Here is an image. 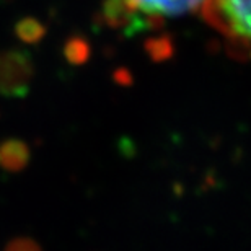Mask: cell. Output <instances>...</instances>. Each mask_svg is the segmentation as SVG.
<instances>
[{"label": "cell", "instance_id": "cell-6", "mask_svg": "<svg viewBox=\"0 0 251 251\" xmlns=\"http://www.w3.org/2000/svg\"><path fill=\"white\" fill-rule=\"evenodd\" d=\"M3 251H43L38 242L28 237H17L10 240Z\"/></svg>", "mask_w": 251, "mask_h": 251}, {"label": "cell", "instance_id": "cell-2", "mask_svg": "<svg viewBox=\"0 0 251 251\" xmlns=\"http://www.w3.org/2000/svg\"><path fill=\"white\" fill-rule=\"evenodd\" d=\"M199 13L228 51L251 59V0H205Z\"/></svg>", "mask_w": 251, "mask_h": 251}, {"label": "cell", "instance_id": "cell-5", "mask_svg": "<svg viewBox=\"0 0 251 251\" xmlns=\"http://www.w3.org/2000/svg\"><path fill=\"white\" fill-rule=\"evenodd\" d=\"M15 34L20 41L26 44H38L39 41H43L44 34H46V26L39 20L26 17L15 25Z\"/></svg>", "mask_w": 251, "mask_h": 251}, {"label": "cell", "instance_id": "cell-4", "mask_svg": "<svg viewBox=\"0 0 251 251\" xmlns=\"http://www.w3.org/2000/svg\"><path fill=\"white\" fill-rule=\"evenodd\" d=\"M31 158L28 144L20 139H7L0 142V168L8 173L23 172Z\"/></svg>", "mask_w": 251, "mask_h": 251}, {"label": "cell", "instance_id": "cell-1", "mask_svg": "<svg viewBox=\"0 0 251 251\" xmlns=\"http://www.w3.org/2000/svg\"><path fill=\"white\" fill-rule=\"evenodd\" d=\"M205 0H104L103 13L111 26L149 29L201 12Z\"/></svg>", "mask_w": 251, "mask_h": 251}, {"label": "cell", "instance_id": "cell-3", "mask_svg": "<svg viewBox=\"0 0 251 251\" xmlns=\"http://www.w3.org/2000/svg\"><path fill=\"white\" fill-rule=\"evenodd\" d=\"M34 77V61L25 49L0 51V97L25 98Z\"/></svg>", "mask_w": 251, "mask_h": 251}, {"label": "cell", "instance_id": "cell-7", "mask_svg": "<svg viewBox=\"0 0 251 251\" xmlns=\"http://www.w3.org/2000/svg\"><path fill=\"white\" fill-rule=\"evenodd\" d=\"M85 52H87V49L83 48V44L80 41H69L67 46H65V57H67L70 62L83 61Z\"/></svg>", "mask_w": 251, "mask_h": 251}]
</instances>
